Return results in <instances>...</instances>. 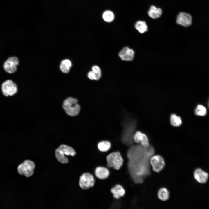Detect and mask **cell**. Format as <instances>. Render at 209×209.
Masks as SVG:
<instances>
[{
    "label": "cell",
    "instance_id": "23",
    "mask_svg": "<svg viewBox=\"0 0 209 209\" xmlns=\"http://www.w3.org/2000/svg\"><path fill=\"white\" fill-rule=\"evenodd\" d=\"M102 17L105 21L107 22H110L114 20V16L112 12L107 10L103 13Z\"/></svg>",
    "mask_w": 209,
    "mask_h": 209
},
{
    "label": "cell",
    "instance_id": "18",
    "mask_svg": "<svg viewBox=\"0 0 209 209\" xmlns=\"http://www.w3.org/2000/svg\"><path fill=\"white\" fill-rule=\"evenodd\" d=\"M158 196L160 200L163 201L168 200L169 198V192L165 188H162L158 191Z\"/></svg>",
    "mask_w": 209,
    "mask_h": 209
},
{
    "label": "cell",
    "instance_id": "3",
    "mask_svg": "<svg viewBox=\"0 0 209 209\" xmlns=\"http://www.w3.org/2000/svg\"><path fill=\"white\" fill-rule=\"evenodd\" d=\"M107 166L116 170L120 169L123 165L124 160L119 151L113 152L108 155L106 158Z\"/></svg>",
    "mask_w": 209,
    "mask_h": 209
},
{
    "label": "cell",
    "instance_id": "8",
    "mask_svg": "<svg viewBox=\"0 0 209 209\" xmlns=\"http://www.w3.org/2000/svg\"><path fill=\"white\" fill-rule=\"evenodd\" d=\"M149 163L153 171L156 172L161 171L165 165V160L163 158L158 155L152 156L149 159Z\"/></svg>",
    "mask_w": 209,
    "mask_h": 209
},
{
    "label": "cell",
    "instance_id": "24",
    "mask_svg": "<svg viewBox=\"0 0 209 209\" xmlns=\"http://www.w3.org/2000/svg\"><path fill=\"white\" fill-rule=\"evenodd\" d=\"M91 69L96 75V80H99L101 76V71L100 67L97 65H94L92 67Z\"/></svg>",
    "mask_w": 209,
    "mask_h": 209
},
{
    "label": "cell",
    "instance_id": "2",
    "mask_svg": "<svg viewBox=\"0 0 209 209\" xmlns=\"http://www.w3.org/2000/svg\"><path fill=\"white\" fill-rule=\"evenodd\" d=\"M62 107L66 113L71 116L78 115L81 109L77 100L71 97H68L64 100Z\"/></svg>",
    "mask_w": 209,
    "mask_h": 209
},
{
    "label": "cell",
    "instance_id": "11",
    "mask_svg": "<svg viewBox=\"0 0 209 209\" xmlns=\"http://www.w3.org/2000/svg\"><path fill=\"white\" fill-rule=\"evenodd\" d=\"M134 141L136 143L145 147L150 146L148 139L146 135L141 132L138 131L136 132L133 136Z\"/></svg>",
    "mask_w": 209,
    "mask_h": 209
},
{
    "label": "cell",
    "instance_id": "16",
    "mask_svg": "<svg viewBox=\"0 0 209 209\" xmlns=\"http://www.w3.org/2000/svg\"><path fill=\"white\" fill-rule=\"evenodd\" d=\"M162 13V11L160 8H157L154 6H151L148 12L149 16L154 19L160 17Z\"/></svg>",
    "mask_w": 209,
    "mask_h": 209
},
{
    "label": "cell",
    "instance_id": "4",
    "mask_svg": "<svg viewBox=\"0 0 209 209\" xmlns=\"http://www.w3.org/2000/svg\"><path fill=\"white\" fill-rule=\"evenodd\" d=\"M134 122H130L124 125L123 130L122 140L125 144L129 145L131 144L134 141L133 136L136 127Z\"/></svg>",
    "mask_w": 209,
    "mask_h": 209
},
{
    "label": "cell",
    "instance_id": "21",
    "mask_svg": "<svg viewBox=\"0 0 209 209\" xmlns=\"http://www.w3.org/2000/svg\"><path fill=\"white\" fill-rule=\"evenodd\" d=\"M170 121L171 125L174 127L179 126L182 123L181 117L174 114L171 115Z\"/></svg>",
    "mask_w": 209,
    "mask_h": 209
},
{
    "label": "cell",
    "instance_id": "5",
    "mask_svg": "<svg viewBox=\"0 0 209 209\" xmlns=\"http://www.w3.org/2000/svg\"><path fill=\"white\" fill-rule=\"evenodd\" d=\"M35 167L36 165L33 161L26 160L18 165L17 171L20 175L27 177H30L33 174Z\"/></svg>",
    "mask_w": 209,
    "mask_h": 209
},
{
    "label": "cell",
    "instance_id": "26",
    "mask_svg": "<svg viewBox=\"0 0 209 209\" xmlns=\"http://www.w3.org/2000/svg\"><path fill=\"white\" fill-rule=\"evenodd\" d=\"M208 106L209 108V99L208 101Z\"/></svg>",
    "mask_w": 209,
    "mask_h": 209
},
{
    "label": "cell",
    "instance_id": "1",
    "mask_svg": "<svg viewBox=\"0 0 209 209\" xmlns=\"http://www.w3.org/2000/svg\"><path fill=\"white\" fill-rule=\"evenodd\" d=\"M76 154L75 150L72 147L65 144L60 145L55 151L56 159L62 164L69 163V160L67 156H74Z\"/></svg>",
    "mask_w": 209,
    "mask_h": 209
},
{
    "label": "cell",
    "instance_id": "19",
    "mask_svg": "<svg viewBox=\"0 0 209 209\" xmlns=\"http://www.w3.org/2000/svg\"><path fill=\"white\" fill-rule=\"evenodd\" d=\"M135 28L140 33H143L148 30V27L144 21H139L135 24Z\"/></svg>",
    "mask_w": 209,
    "mask_h": 209
},
{
    "label": "cell",
    "instance_id": "6",
    "mask_svg": "<svg viewBox=\"0 0 209 209\" xmlns=\"http://www.w3.org/2000/svg\"><path fill=\"white\" fill-rule=\"evenodd\" d=\"M1 91L3 94L6 97L15 95L18 91L17 84L12 80H7L2 84Z\"/></svg>",
    "mask_w": 209,
    "mask_h": 209
},
{
    "label": "cell",
    "instance_id": "10",
    "mask_svg": "<svg viewBox=\"0 0 209 209\" xmlns=\"http://www.w3.org/2000/svg\"><path fill=\"white\" fill-rule=\"evenodd\" d=\"M192 17L190 14L184 12H180L177 15L176 22L184 27H188L192 24Z\"/></svg>",
    "mask_w": 209,
    "mask_h": 209
},
{
    "label": "cell",
    "instance_id": "17",
    "mask_svg": "<svg viewBox=\"0 0 209 209\" xmlns=\"http://www.w3.org/2000/svg\"><path fill=\"white\" fill-rule=\"evenodd\" d=\"M72 66L71 62L69 59L63 60L60 62V68L61 71L64 73H68Z\"/></svg>",
    "mask_w": 209,
    "mask_h": 209
},
{
    "label": "cell",
    "instance_id": "20",
    "mask_svg": "<svg viewBox=\"0 0 209 209\" xmlns=\"http://www.w3.org/2000/svg\"><path fill=\"white\" fill-rule=\"evenodd\" d=\"M111 147V143L109 141H103L99 142L98 144L99 150L102 152L108 151Z\"/></svg>",
    "mask_w": 209,
    "mask_h": 209
},
{
    "label": "cell",
    "instance_id": "25",
    "mask_svg": "<svg viewBox=\"0 0 209 209\" xmlns=\"http://www.w3.org/2000/svg\"><path fill=\"white\" fill-rule=\"evenodd\" d=\"M87 76L91 80H96V75L92 71H90L88 72Z\"/></svg>",
    "mask_w": 209,
    "mask_h": 209
},
{
    "label": "cell",
    "instance_id": "13",
    "mask_svg": "<svg viewBox=\"0 0 209 209\" xmlns=\"http://www.w3.org/2000/svg\"><path fill=\"white\" fill-rule=\"evenodd\" d=\"M195 179L200 183H205L208 177V174L200 168L196 169L194 173Z\"/></svg>",
    "mask_w": 209,
    "mask_h": 209
},
{
    "label": "cell",
    "instance_id": "9",
    "mask_svg": "<svg viewBox=\"0 0 209 209\" xmlns=\"http://www.w3.org/2000/svg\"><path fill=\"white\" fill-rule=\"evenodd\" d=\"M19 64L18 59L15 56H11L5 60L3 68L6 72L10 74L13 73L16 71Z\"/></svg>",
    "mask_w": 209,
    "mask_h": 209
},
{
    "label": "cell",
    "instance_id": "22",
    "mask_svg": "<svg viewBox=\"0 0 209 209\" xmlns=\"http://www.w3.org/2000/svg\"><path fill=\"white\" fill-rule=\"evenodd\" d=\"M195 114L197 116H204L206 115L207 110L206 107L201 105H198L195 110Z\"/></svg>",
    "mask_w": 209,
    "mask_h": 209
},
{
    "label": "cell",
    "instance_id": "7",
    "mask_svg": "<svg viewBox=\"0 0 209 209\" xmlns=\"http://www.w3.org/2000/svg\"><path fill=\"white\" fill-rule=\"evenodd\" d=\"M95 182L94 177L92 174L89 172H85L80 176L79 185L81 189L86 190L93 187Z\"/></svg>",
    "mask_w": 209,
    "mask_h": 209
},
{
    "label": "cell",
    "instance_id": "12",
    "mask_svg": "<svg viewBox=\"0 0 209 209\" xmlns=\"http://www.w3.org/2000/svg\"><path fill=\"white\" fill-rule=\"evenodd\" d=\"M134 55L133 50L127 46L123 48L118 53V55L122 60L127 61H132Z\"/></svg>",
    "mask_w": 209,
    "mask_h": 209
},
{
    "label": "cell",
    "instance_id": "15",
    "mask_svg": "<svg viewBox=\"0 0 209 209\" xmlns=\"http://www.w3.org/2000/svg\"><path fill=\"white\" fill-rule=\"evenodd\" d=\"M110 191L114 198L117 199L123 197L125 193L123 187L119 184L115 185L111 189Z\"/></svg>",
    "mask_w": 209,
    "mask_h": 209
},
{
    "label": "cell",
    "instance_id": "14",
    "mask_svg": "<svg viewBox=\"0 0 209 209\" xmlns=\"http://www.w3.org/2000/svg\"><path fill=\"white\" fill-rule=\"evenodd\" d=\"M96 176L100 179H104L107 178L109 176L110 172L109 169L105 167L98 166L95 170Z\"/></svg>",
    "mask_w": 209,
    "mask_h": 209
}]
</instances>
